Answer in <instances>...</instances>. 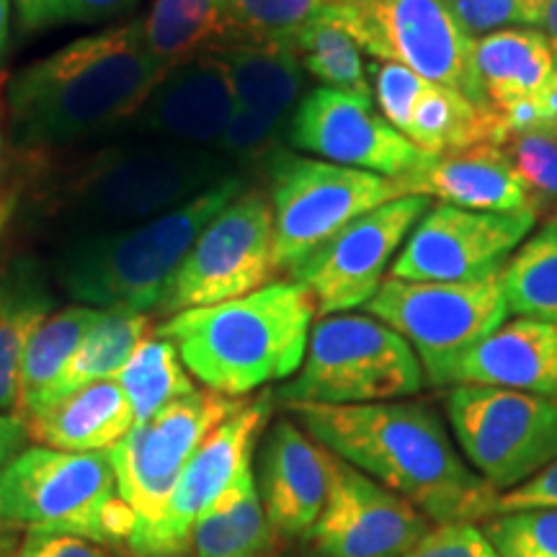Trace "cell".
<instances>
[{
  "mask_svg": "<svg viewBox=\"0 0 557 557\" xmlns=\"http://www.w3.org/2000/svg\"><path fill=\"white\" fill-rule=\"evenodd\" d=\"M534 225L537 212L498 214L436 205L403 243L389 276L436 284L485 282L504 271Z\"/></svg>",
  "mask_w": 557,
  "mask_h": 557,
  "instance_id": "2e32d148",
  "label": "cell"
},
{
  "mask_svg": "<svg viewBox=\"0 0 557 557\" xmlns=\"http://www.w3.org/2000/svg\"><path fill=\"white\" fill-rule=\"evenodd\" d=\"M212 52L225 67L238 107L287 124L305 96V70L292 45L230 41Z\"/></svg>",
  "mask_w": 557,
  "mask_h": 557,
  "instance_id": "484cf974",
  "label": "cell"
},
{
  "mask_svg": "<svg viewBox=\"0 0 557 557\" xmlns=\"http://www.w3.org/2000/svg\"><path fill=\"white\" fill-rule=\"evenodd\" d=\"M284 135L295 150L385 178L406 176L429 158L380 114L374 99L323 86L302 96Z\"/></svg>",
  "mask_w": 557,
  "mask_h": 557,
  "instance_id": "ac0fdd59",
  "label": "cell"
},
{
  "mask_svg": "<svg viewBox=\"0 0 557 557\" xmlns=\"http://www.w3.org/2000/svg\"><path fill=\"white\" fill-rule=\"evenodd\" d=\"M150 331L152 315L148 312L101 310L94 329L86 333V338L75 348L73 359L67 361L65 372L60 374L50 403L65 398V395L90 385V382L114 380Z\"/></svg>",
  "mask_w": 557,
  "mask_h": 557,
  "instance_id": "4dcf8cb0",
  "label": "cell"
},
{
  "mask_svg": "<svg viewBox=\"0 0 557 557\" xmlns=\"http://www.w3.org/2000/svg\"><path fill=\"white\" fill-rule=\"evenodd\" d=\"M367 70L380 114L426 156L504 145L508 139L496 109H478L457 90L395 62L372 60Z\"/></svg>",
  "mask_w": 557,
  "mask_h": 557,
  "instance_id": "d6986e66",
  "label": "cell"
},
{
  "mask_svg": "<svg viewBox=\"0 0 557 557\" xmlns=\"http://www.w3.org/2000/svg\"><path fill=\"white\" fill-rule=\"evenodd\" d=\"M521 508H557V459L532 480H527L524 485L500 493L496 498V508H493V517L496 513L521 511Z\"/></svg>",
  "mask_w": 557,
  "mask_h": 557,
  "instance_id": "60d3db41",
  "label": "cell"
},
{
  "mask_svg": "<svg viewBox=\"0 0 557 557\" xmlns=\"http://www.w3.org/2000/svg\"><path fill=\"white\" fill-rule=\"evenodd\" d=\"M429 209V197L408 194L361 214L292 269V282L308 289L320 318L367 308L385 282L395 253Z\"/></svg>",
  "mask_w": 557,
  "mask_h": 557,
  "instance_id": "5bb4252c",
  "label": "cell"
},
{
  "mask_svg": "<svg viewBox=\"0 0 557 557\" xmlns=\"http://www.w3.org/2000/svg\"><path fill=\"white\" fill-rule=\"evenodd\" d=\"M13 5H16L24 32H41L65 24L67 0H13Z\"/></svg>",
  "mask_w": 557,
  "mask_h": 557,
  "instance_id": "f6af8a7d",
  "label": "cell"
},
{
  "mask_svg": "<svg viewBox=\"0 0 557 557\" xmlns=\"http://www.w3.org/2000/svg\"><path fill=\"white\" fill-rule=\"evenodd\" d=\"M455 385L504 387L557 400V323L506 320L465 354L451 372L449 387Z\"/></svg>",
  "mask_w": 557,
  "mask_h": 557,
  "instance_id": "603a6c76",
  "label": "cell"
},
{
  "mask_svg": "<svg viewBox=\"0 0 557 557\" xmlns=\"http://www.w3.org/2000/svg\"><path fill=\"white\" fill-rule=\"evenodd\" d=\"M534 29L545 34L557 62V0H537V9H534Z\"/></svg>",
  "mask_w": 557,
  "mask_h": 557,
  "instance_id": "c3c4849f",
  "label": "cell"
},
{
  "mask_svg": "<svg viewBox=\"0 0 557 557\" xmlns=\"http://www.w3.org/2000/svg\"><path fill=\"white\" fill-rule=\"evenodd\" d=\"M323 9V0H225L235 41L261 45H292L297 32Z\"/></svg>",
  "mask_w": 557,
  "mask_h": 557,
  "instance_id": "e575fe53",
  "label": "cell"
},
{
  "mask_svg": "<svg viewBox=\"0 0 557 557\" xmlns=\"http://www.w3.org/2000/svg\"><path fill=\"white\" fill-rule=\"evenodd\" d=\"M367 312L403 336L434 387H449L451 372L480 341L508 318L500 274L485 282L436 284L385 278Z\"/></svg>",
  "mask_w": 557,
  "mask_h": 557,
  "instance_id": "30bf717a",
  "label": "cell"
},
{
  "mask_svg": "<svg viewBox=\"0 0 557 557\" xmlns=\"http://www.w3.org/2000/svg\"><path fill=\"white\" fill-rule=\"evenodd\" d=\"M521 184L532 197L534 212L557 209V135L555 132H524L500 145Z\"/></svg>",
  "mask_w": 557,
  "mask_h": 557,
  "instance_id": "8d00e7d4",
  "label": "cell"
},
{
  "mask_svg": "<svg viewBox=\"0 0 557 557\" xmlns=\"http://www.w3.org/2000/svg\"><path fill=\"white\" fill-rule=\"evenodd\" d=\"M16 557H116V553L70 534L29 532L16 549Z\"/></svg>",
  "mask_w": 557,
  "mask_h": 557,
  "instance_id": "b9f144b4",
  "label": "cell"
},
{
  "mask_svg": "<svg viewBox=\"0 0 557 557\" xmlns=\"http://www.w3.org/2000/svg\"><path fill=\"white\" fill-rule=\"evenodd\" d=\"M276 271H292L348 222L403 191L393 178L276 148L267 158Z\"/></svg>",
  "mask_w": 557,
  "mask_h": 557,
  "instance_id": "9c48e42d",
  "label": "cell"
},
{
  "mask_svg": "<svg viewBox=\"0 0 557 557\" xmlns=\"http://www.w3.org/2000/svg\"><path fill=\"white\" fill-rule=\"evenodd\" d=\"M21 199V184H18V169L11 158L9 135L3 127V111H0V238H3L5 227L11 225L13 214L18 212Z\"/></svg>",
  "mask_w": 557,
  "mask_h": 557,
  "instance_id": "7bdbcfd3",
  "label": "cell"
},
{
  "mask_svg": "<svg viewBox=\"0 0 557 557\" xmlns=\"http://www.w3.org/2000/svg\"><path fill=\"white\" fill-rule=\"evenodd\" d=\"M508 312L557 323V218L517 248L500 271Z\"/></svg>",
  "mask_w": 557,
  "mask_h": 557,
  "instance_id": "1f68e13d",
  "label": "cell"
},
{
  "mask_svg": "<svg viewBox=\"0 0 557 557\" xmlns=\"http://www.w3.org/2000/svg\"><path fill=\"white\" fill-rule=\"evenodd\" d=\"M315 302L297 282H271L246 297L191 308L156 325L186 372L212 393L243 400L295 377L308 354Z\"/></svg>",
  "mask_w": 557,
  "mask_h": 557,
  "instance_id": "277c9868",
  "label": "cell"
},
{
  "mask_svg": "<svg viewBox=\"0 0 557 557\" xmlns=\"http://www.w3.org/2000/svg\"><path fill=\"white\" fill-rule=\"evenodd\" d=\"M429 532L416 506L331 451L329 504L302 545L305 557H406Z\"/></svg>",
  "mask_w": 557,
  "mask_h": 557,
  "instance_id": "e0dca14e",
  "label": "cell"
},
{
  "mask_svg": "<svg viewBox=\"0 0 557 557\" xmlns=\"http://www.w3.org/2000/svg\"><path fill=\"white\" fill-rule=\"evenodd\" d=\"M101 310L86 305H70L54 310L37 331L32 333L24 348L18 369V416L29 418L39 413L52 398L60 374L65 372L67 361L73 359L75 348L94 329Z\"/></svg>",
  "mask_w": 557,
  "mask_h": 557,
  "instance_id": "f546056e",
  "label": "cell"
},
{
  "mask_svg": "<svg viewBox=\"0 0 557 557\" xmlns=\"http://www.w3.org/2000/svg\"><path fill=\"white\" fill-rule=\"evenodd\" d=\"M139 0H67L65 24H101L135 9Z\"/></svg>",
  "mask_w": 557,
  "mask_h": 557,
  "instance_id": "ee69618b",
  "label": "cell"
},
{
  "mask_svg": "<svg viewBox=\"0 0 557 557\" xmlns=\"http://www.w3.org/2000/svg\"><path fill=\"white\" fill-rule=\"evenodd\" d=\"M143 21V37L165 70L235 41L225 0H156Z\"/></svg>",
  "mask_w": 557,
  "mask_h": 557,
  "instance_id": "f1b7e54d",
  "label": "cell"
},
{
  "mask_svg": "<svg viewBox=\"0 0 557 557\" xmlns=\"http://www.w3.org/2000/svg\"><path fill=\"white\" fill-rule=\"evenodd\" d=\"M292 50L305 75L315 78L323 88L374 99L369 70L361 58L364 52L344 26L325 16V11H320L308 26L297 32V37L292 39Z\"/></svg>",
  "mask_w": 557,
  "mask_h": 557,
  "instance_id": "836d02e7",
  "label": "cell"
},
{
  "mask_svg": "<svg viewBox=\"0 0 557 557\" xmlns=\"http://www.w3.org/2000/svg\"><path fill=\"white\" fill-rule=\"evenodd\" d=\"M278 274L269 194L243 189L194 243L156 315L227 302L267 287Z\"/></svg>",
  "mask_w": 557,
  "mask_h": 557,
  "instance_id": "7c38bea8",
  "label": "cell"
},
{
  "mask_svg": "<svg viewBox=\"0 0 557 557\" xmlns=\"http://www.w3.org/2000/svg\"><path fill=\"white\" fill-rule=\"evenodd\" d=\"M325 5H336V3H346V0H323Z\"/></svg>",
  "mask_w": 557,
  "mask_h": 557,
  "instance_id": "816d5d0a",
  "label": "cell"
},
{
  "mask_svg": "<svg viewBox=\"0 0 557 557\" xmlns=\"http://www.w3.org/2000/svg\"><path fill=\"white\" fill-rule=\"evenodd\" d=\"M243 189V178L233 176L137 225L65 235L50 263L54 287L86 308L156 315L201 230Z\"/></svg>",
  "mask_w": 557,
  "mask_h": 557,
  "instance_id": "5b68a950",
  "label": "cell"
},
{
  "mask_svg": "<svg viewBox=\"0 0 557 557\" xmlns=\"http://www.w3.org/2000/svg\"><path fill=\"white\" fill-rule=\"evenodd\" d=\"M238 176L220 150L143 143L109 145L34 178L32 212L65 235L99 233L152 220Z\"/></svg>",
  "mask_w": 557,
  "mask_h": 557,
  "instance_id": "3957f363",
  "label": "cell"
},
{
  "mask_svg": "<svg viewBox=\"0 0 557 557\" xmlns=\"http://www.w3.org/2000/svg\"><path fill=\"white\" fill-rule=\"evenodd\" d=\"M0 529L70 534L120 549L129 545L137 517L116 491L107 451L32 444L0 472Z\"/></svg>",
  "mask_w": 557,
  "mask_h": 557,
  "instance_id": "8992f818",
  "label": "cell"
},
{
  "mask_svg": "<svg viewBox=\"0 0 557 557\" xmlns=\"http://www.w3.org/2000/svg\"><path fill=\"white\" fill-rule=\"evenodd\" d=\"M320 447L377 480L434 524L491 519L498 493L465 462L429 403L287 406Z\"/></svg>",
  "mask_w": 557,
  "mask_h": 557,
  "instance_id": "7a4b0ae2",
  "label": "cell"
},
{
  "mask_svg": "<svg viewBox=\"0 0 557 557\" xmlns=\"http://www.w3.org/2000/svg\"><path fill=\"white\" fill-rule=\"evenodd\" d=\"M498 557H557V508H521L485 519Z\"/></svg>",
  "mask_w": 557,
  "mask_h": 557,
  "instance_id": "d590c367",
  "label": "cell"
},
{
  "mask_svg": "<svg viewBox=\"0 0 557 557\" xmlns=\"http://www.w3.org/2000/svg\"><path fill=\"white\" fill-rule=\"evenodd\" d=\"M163 75L139 18L67 41L5 86L11 145L24 156H47L122 127Z\"/></svg>",
  "mask_w": 557,
  "mask_h": 557,
  "instance_id": "6da1fadb",
  "label": "cell"
},
{
  "mask_svg": "<svg viewBox=\"0 0 557 557\" xmlns=\"http://www.w3.org/2000/svg\"><path fill=\"white\" fill-rule=\"evenodd\" d=\"M256 485L278 540L305 542L331 493V451L295 418H276L259 449Z\"/></svg>",
  "mask_w": 557,
  "mask_h": 557,
  "instance_id": "ffe728a7",
  "label": "cell"
},
{
  "mask_svg": "<svg viewBox=\"0 0 557 557\" xmlns=\"http://www.w3.org/2000/svg\"><path fill=\"white\" fill-rule=\"evenodd\" d=\"M426 382L421 361L403 336L372 315L320 318L295 377L274 389L287 406H364L406 400Z\"/></svg>",
  "mask_w": 557,
  "mask_h": 557,
  "instance_id": "52a82bcc",
  "label": "cell"
},
{
  "mask_svg": "<svg viewBox=\"0 0 557 557\" xmlns=\"http://www.w3.org/2000/svg\"><path fill=\"white\" fill-rule=\"evenodd\" d=\"M11 18H13V0H0V67H3L5 58H9Z\"/></svg>",
  "mask_w": 557,
  "mask_h": 557,
  "instance_id": "681fc988",
  "label": "cell"
},
{
  "mask_svg": "<svg viewBox=\"0 0 557 557\" xmlns=\"http://www.w3.org/2000/svg\"><path fill=\"white\" fill-rule=\"evenodd\" d=\"M248 400L225 398L212 389H194L150 421L137 423L107 451L116 491L137 517V529L163 511L173 485L199 444Z\"/></svg>",
  "mask_w": 557,
  "mask_h": 557,
  "instance_id": "4fadbf2b",
  "label": "cell"
},
{
  "mask_svg": "<svg viewBox=\"0 0 557 557\" xmlns=\"http://www.w3.org/2000/svg\"><path fill=\"white\" fill-rule=\"evenodd\" d=\"M287 129V124L269 120V116L256 114V111L235 107L233 120H230L225 135H222L220 152L230 160H253L269 158L276 150V137Z\"/></svg>",
  "mask_w": 557,
  "mask_h": 557,
  "instance_id": "74e56055",
  "label": "cell"
},
{
  "mask_svg": "<svg viewBox=\"0 0 557 557\" xmlns=\"http://www.w3.org/2000/svg\"><path fill=\"white\" fill-rule=\"evenodd\" d=\"M276 540L263 511L250 459L197 521L189 557H271L276 555Z\"/></svg>",
  "mask_w": 557,
  "mask_h": 557,
  "instance_id": "83f0119b",
  "label": "cell"
},
{
  "mask_svg": "<svg viewBox=\"0 0 557 557\" xmlns=\"http://www.w3.org/2000/svg\"><path fill=\"white\" fill-rule=\"evenodd\" d=\"M11 532H5V529H0V557H5V553L11 549Z\"/></svg>",
  "mask_w": 557,
  "mask_h": 557,
  "instance_id": "f907efd6",
  "label": "cell"
},
{
  "mask_svg": "<svg viewBox=\"0 0 557 557\" xmlns=\"http://www.w3.org/2000/svg\"><path fill=\"white\" fill-rule=\"evenodd\" d=\"M271 406H274V393H261L238 413L225 418L199 444L173 485L163 511L132 534L127 545L132 557H189L194 527L253 459Z\"/></svg>",
  "mask_w": 557,
  "mask_h": 557,
  "instance_id": "9a60e30c",
  "label": "cell"
},
{
  "mask_svg": "<svg viewBox=\"0 0 557 557\" xmlns=\"http://www.w3.org/2000/svg\"><path fill=\"white\" fill-rule=\"evenodd\" d=\"M114 380L127 395L132 413H135V426L150 421L158 410L197 389L176 346L169 338L158 336L156 331L143 338V344L135 348Z\"/></svg>",
  "mask_w": 557,
  "mask_h": 557,
  "instance_id": "d6a6232c",
  "label": "cell"
},
{
  "mask_svg": "<svg viewBox=\"0 0 557 557\" xmlns=\"http://www.w3.org/2000/svg\"><path fill=\"white\" fill-rule=\"evenodd\" d=\"M444 413L465 462L498 496L557 459V400L504 387L455 385L444 395Z\"/></svg>",
  "mask_w": 557,
  "mask_h": 557,
  "instance_id": "8fae6325",
  "label": "cell"
},
{
  "mask_svg": "<svg viewBox=\"0 0 557 557\" xmlns=\"http://www.w3.org/2000/svg\"><path fill=\"white\" fill-rule=\"evenodd\" d=\"M475 67L491 107L504 111L534 99L553 78L557 62L540 29L511 26L475 39Z\"/></svg>",
  "mask_w": 557,
  "mask_h": 557,
  "instance_id": "4316f807",
  "label": "cell"
},
{
  "mask_svg": "<svg viewBox=\"0 0 557 557\" xmlns=\"http://www.w3.org/2000/svg\"><path fill=\"white\" fill-rule=\"evenodd\" d=\"M472 39L511 26H534L537 0H451Z\"/></svg>",
  "mask_w": 557,
  "mask_h": 557,
  "instance_id": "f35d334b",
  "label": "cell"
},
{
  "mask_svg": "<svg viewBox=\"0 0 557 557\" xmlns=\"http://www.w3.org/2000/svg\"><path fill=\"white\" fill-rule=\"evenodd\" d=\"M393 181L403 197L416 194L472 212H534L532 197L500 145L429 156L423 165Z\"/></svg>",
  "mask_w": 557,
  "mask_h": 557,
  "instance_id": "7402d4cb",
  "label": "cell"
},
{
  "mask_svg": "<svg viewBox=\"0 0 557 557\" xmlns=\"http://www.w3.org/2000/svg\"><path fill=\"white\" fill-rule=\"evenodd\" d=\"M532 109V132H555L557 135V67L553 78L534 99H529Z\"/></svg>",
  "mask_w": 557,
  "mask_h": 557,
  "instance_id": "7dc6e473",
  "label": "cell"
},
{
  "mask_svg": "<svg viewBox=\"0 0 557 557\" xmlns=\"http://www.w3.org/2000/svg\"><path fill=\"white\" fill-rule=\"evenodd\" d=\"M323 11L372 60L395 62L457 90L478 109H493L475 67V39L451 0H346Z\"/></svg>",
  "mask_w": 557,
  "mask_h": 557,
  "instance_id": "ba28073f",
  "label": "cell"
},
{
  "mask_svg": "<svg viewBox=\"0 0 557 557\" xmlns=\"http://www.w3.org/2000/svg\"><path fill=\"white\" fill-rule=\"evenodd\" d=\"M271 557H289V555H278V553H276V555H271Z\"/></svg>",
  "mask_w": 557,
  "mask_h": 557,
  "instance_id": "f5cc1de1",
  "label": "cell"
},
{
  "mask_svg": "<svg viewBox=\"0 0 557 557\" xmlns=\"http://www.w3.org/2000/svg\"><path fill=\"white\" fill-rule=\"evenodd\" d=\"M58 310L50 263L0 246V413L18 410V369L32 333Z\"/></svg>",
  "mask_w": 557,
  "mask_h": 557,
  "instance_id": "cb8c5ba5",
  "label": "cell"
},
{
  "mask_svg": "<svg viewBox=\"0 0 557 557\" xmlns=\"http://www.w3.org/2000/svg\"><path fill=\"white\" fill-rule=\"evenodd\" d=\"M32 442L60 451H109L135 429V413L116 380L90 382L24 418Z\"/></svg>",
  "mask_w": 557,
  "mask_h": 557,
  "instance_id": "d4e9b609",
  "label": "cell"
},
{
  "mask_svg": "<svg viewBox=\"0 0 557 557\" xmlns=\"http://www.w3.org/2000/svg\"><path fill=\"white\" fill-rule=\"evenodd\" d=\"M406 557H498L475 521H449L431 532Z\"/></svg>",
  "mask_w": 557,
  "mask_h": 557,
  "instance_id": "ab89813d",
  "label": "cell"
},
{
  "mask_svg": "<svg viewBox=\"0 0 557 557\" xmlns=\"http://www.w3.org/2000/svg\"><path fill=\"white\" fill-rule=\"evenodd\" d=\"M235 107L225 67L207 52L165 70L127 124L158 143L218 150Z\"/></svg>",
  "mask_w": 557,
  "mask_h": 557,
  "instance_id": "44dd1931",
  "label": "cell"
},
{
  "mask_svg": "<svg viewBox=\"0 0 557 557\" xmlns=\"http://www.w3.org/2000/svg\"><path fill=\"white\" fill-rule=\"evenodd\" d=\"M26 447H32V434L24 418L18 413H0V472Z\"/></svg>",
  "mask_w": 557,
  "mask_h": 557,
  "instance_id": "bcb514c9",
  "label": "cell"
}]
</instances>
